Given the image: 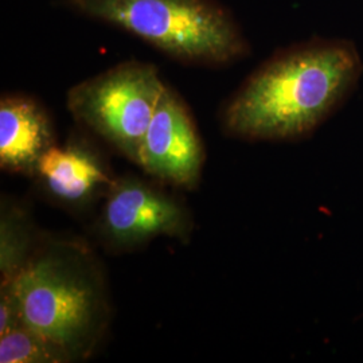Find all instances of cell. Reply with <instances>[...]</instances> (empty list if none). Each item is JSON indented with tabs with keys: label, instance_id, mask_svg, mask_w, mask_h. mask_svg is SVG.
<instances>
[{
	"label": "cell",
	"instance_id": "obj_7",
	"mask_svg": "<svg viewBox=\"0 0 363 363\" xmlns=\"http://www.w3.org/2000/svg\"><path fill=\"white\" fill-rule=\"evenodd\" d=\"M34 177L46 194L72 208L105 196L116 179L97 150L82 139L54 144L39 159Z\"/></svg>",
	"mask_w": 363,
	"mask_h": 363
},
{
	"label": "cell",
	"instance_id": "obj_4",
	"mask_svg": "<svg viewBox=\"0 0 363 363\" xmlns=\"http://www.w3.org/2000/svg\"><path fill=\"white\" fill-rule=\"evenodd\" d=\"M164 88L157 67L128 61L70 88L66 104L82 127L139 166L144 136Z\"/></svg>",
	"mask_w": 363,
	"mask_h": 363
},
{
	"label": "cell",
	"instance_id": "obj_8",
	"mask_svg": "<svg viewBox=\"0 0 363 363\" xmlns=\"http://www.w3.org/2000/svg\"><path fill=\"white\" fill-rule=\"evenodd\" d=\"M55 144L52 120L37 100L7 94L0 100V167L34 177L39 159Z\"/></svg>",
	"mask_w": 363,
	"mask_h": 363
},
{
	"label": "cell",
	"instance_id": "obj_1",
	"mask_svg": "<svg viewBox=\"0 0 363 363\" xmlns=\"http://www.w3.org/2000/svg\"><path fill=\"white\" fill-rule=\"evenodd\" d=\"M350 42L316 40L273 55L235 91L222 127L250 142L307 138L346 100L362 74Z\"/></svg>",
	"mask_w": 363,
	"mask_h": 363
},
{
	"label": "cell",
	"instance_id": "obj_2",
	"mask_svg": "<svg viewBox=\"0 0 363 363\" xmlns=\"http://www.w3.org/2000/svg\"><path fill=\"white\" fill-rule=\"evenodd\" d=\"M23 323L50 340L70 361L89 358L109 323L104 273L79 241L50 240L35 247L9 284Z\"/></svg>",
	"mask_w": 363,
	"mask_h": 363
},
{
	"label": "cell",
	"instance_id": "obj_6",
	"mask_svg": "<svg viewBox=\"0 0 363 363\" xmlns=\"http://www.w3.org/2000/svg\"><path fill=\"white\" fill-rule=\"evenodd\" d=\"M203 163L205 148L193 116L166 85L144 136L139 167L162 183L191 190L201 181Z\"/></svg>",
	"mask_w": 363,
	"mask_h": 363
},
{
	"label": "cell",
	"instance_id": "obj_11",
	"mask_svg": "<svg viewBox=\"0 0 363 363\" xmlns=\"http://www.w3.org/2000/svg\"><path fill=\"white\" fill-rule=\"evenodd\" d=\"M25 325L18 300L9 284L0 286V335Z\"/></svg>",
	"mask_w": 363,
	"mask_h": 363
},
{
	"label": "cell",
	"instance_id": "obj_5",
	"mask_svg": "<svg viewBox=\"0 0 363 363\" xmlns=\"http://www.w3.org/2000/svg\"><path fill=\"white\" fill-rule=\"evenodd\" d=\"M97 229L108 247L127 250L156 237L187 240L193 220L178 199L127 175L116 178L105 195Z\"/></svg>",
	"mask_w": 363,
	"mask_h": 363
},
{
	"label": "cell",
	"instance_id": "obj_9",
	"mask_svg": "<svg viewBox=\"0 0 363 363\" xmlns=\"http://www.w3.org/2000/svg\"><path fill=\"white\" fill-rule=\"evenodd\" d=\"M37 247L34 229L26 211L3 199L0 210L1 284L13 281L25 268Z\"/></svg>",
	"mask_w": 363,
	"mask_h": 363
},
{
	"label": "cell",
	"instance_id": "obj_3",
	"mask_svg": "<svg viewBox=\"0 0 363 363\" xmlns=\"http://www.w3.org/2000/svg\"><path fill=\"white\" fill-rule=\"evenodd\" d=\"M62 4L123 28L182 62L226 65L249 52L233 16L216 0H62Z\"/></svg>",
	"mask_w": 363,
	"mask_h": 363
},
{
	"label": "cell",
	"instance_id": "obj_10",
	"mask_svg": "<svg viewBox=\"0 0 363 363\" xmlns=\"http://www.w3.org/2000/svg\"><path fill=\"white\" fill-rule=\"evenodd\" d=\"M1 363L72 362L64 351L27 325L0 335Z\"/></svg>",
	"mask_w": 363,
	"mask_h": 363
}]
</instances>
